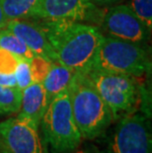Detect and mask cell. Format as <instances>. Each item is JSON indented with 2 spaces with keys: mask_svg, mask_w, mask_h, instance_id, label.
I'll return each mask as SVG.
<instances>
[{
  "mask_svg": "<svg viewBox=\"0 0 152 153\" xmlns=\"http://www.w3.org/2000/svg\"><path fill=\"white\" fill-rule=\"evenodd\" d=\"M44 33L56 53V61L75 73L91 70L104 34L97 26L74 21H43Z\"/></svg>",
  "mask_w": 152,
  "mask_h": 153,
  "instance_id": "6da1fadb",
  "label": "cell"
},
{
  "mask_svg": "<svg viewBox=\"0 0 152 153\" xmlns=\"http://www.w3.org/2000/svg\"><path fill=\"white\" fill-rule=\"evenodd\" d=\"M0 48L10 51L21 59L30 60L35 55L27 45L7 28L0 30Z\"/></svg>",
  "mask_w": 152,
  "mask_h": 153,
  "instance_id": "5bb4252c",
  "label": "cell"
},
{
  "mask_svg": "<svg viewBox=\"0 0 152 153\" xmlns=\"http://www.w3.org/2000/svg\"><path fill=\"white\" fill-rule=\"evenodd\" d=\"M53 62V61L48 60L43 56L34 55L29 60L33 82H39V83L43 82L44 79L47 76V74L48 73V71H50V68Z\"/></svg>",
  "mask_w": 152,
  "mask_h": 153,
  "instance_id": "e0dca14e",
  "label": "cell"
},
{
  "mask_svg": "<svg viewBox=\"0 0 152 153\" xmlns=\"http://www.w3.org/2000/svg\"><path fill=\"white\" fill-rule=\"evenodd\" d=\"M14 76L16 79V85L21 91L33 83L29 60L20 59L17 67H16Z\"/></svg>",
  "mask_w": 152,
  "mask_h": 153,
  "instance_id": "ac0fdd59",
  "label": "cell"
},
{
  "mask_svg": "<svg viewBox=\"0 0 152 153\" xmlns=\"http://www.w3.org/2000/svg\"><path fill=\"white\" fill-rule=\"evenodd\" d=\"M105 11L89 0H39L33 20L74 21L99 28Z\"/></svg>",
  "mask_w": 152,
  "mask_h": 153,
  "instance_id": "52a82bcc",
  "label": "cell"
},
{
  "mask_svg": "<svg viewBox=\"0 0 152 153\" xmlns=\"http://www.w3.org/2000/svg\"><path fill=\"white\" fill-rule=\"evenodd\" d=\"M75 72L57 61L51 63L50 71L42 82L47 93L48 103L60 93L68 89Z\"/></svg>",
  "mask_w": 152,
  "mask_h": 153,
  "instance_id": "7c38bea8",
  "label": "cell"
},
{
  "mask_svg": "<svg viewBox=\"0 0 152 153\" xmlns=\"http://www.w3.org/2000/svg\"><path fill=\"white\" fill-rule=\"evenodd\" d=\"M91 70L141 77L150 72V56L145 47L104 35Z\"/></svg>",
  "mask_w": 152,
  "mask_h": 153,
  "instance_id": "3957f363",
  "label": "cell"
},
{
  "mask_svg": "<svg viewBox=\"0 0 152 153\" xmlns=\"http://www.w3.org/2000/svg\"><path fill=\"white\" fill-rule=\"evenodd\" d=\"M0 85L8 87H17L14 74H2L0 73ZM18 88V87H17Z\"/></svg>",
  "mask_w": 152,
  "mask_h": 153,
  "instance_id": "44dd1931",
  "label": "cell"
},
{
  "mask_svg": "<svg viewBox=\"0 0 152 153\" xmlns=\"http://www.w3.org/2000/svg\"><path fill=\"white\" fill-rule=\"evenodd\" d=\"M39 126L17 116L0 123V153H48Z\"/></svg>",
  "mask_w": 152,
  "mask_h": 153,
  "instance_id": "ba28073f",
  "label": "cell"
},
{
  "mask_svg": "<svg viewBox=\"0 0 152 153\" xmlns=\"http://www.w3.org/2000/svg\"><path fill=\"white\" fill-rule=\"evenodd\" d=\"M6 28L17 36L35 55L43 56L50 61H56V53L40 21L33 19H14L8 21Z\"/></svg>",
  "mask_w": 152,
  "mask_h": 153,
  "instance_id": "30bf717a",
  "label": "cell"
},
{
  "mask_svg": "<svg viewBox=\"0 0 152 153\" xmlns=\"http://www.w3.org/2000/svg\"><path fill=\"white\" fill-rule=\"evenodd\" d=\"M21 58L0 48V73L14 74Z\"/></svg>",
  "mask_w": 152,
  "mask_h": 153,
  "instance_id": "d6986e66",
  "label": "cell"
},
{
  "mask_svg": "<svg viewBox=\"0 0 152 153\" xmlns=\"http://www.w3.org/2000/svg\"><path fill=\"white\" fill-rule=\"evenodd\" d=\"M99 29L105 32L104 35L142 47L148 43L151 33L144 23L124 3L106 8Z\"/></svg>",
  "mask_w": 152,
  "mask_h": 153,
  "instance_id": "9c48e42d",
  "label": "cell"
},
{
  "mask_svg": "<svg viewBox=\"0 0 152 153\" xmlns=\"http://www.w3.org/2000/svg\"><path fill=\"white\" fill-rule=\"evenodd\" d=\"M86 75L111 110L113 119L132 113L141 97L136 78L98 70H90Z\"/></svg>",
  "mask_w": 152,
  "mask_h": 153,
  "instance_id": "5b68a950",
  "label": "cell"
},
{
  "mask_svg": "<svg viewBox=\"0 0 152 153\" xmlns=\"http://www.w3.org/2000/svg\"><path fill=\"white\" fill-rule=\"evenodd\" d=\"M124 4L130 8L144 23L147 29H152V0H125Z\"/></svg>",
  "mask_w": 152,
  "mask_h": 153,
  "instance_id": "2e32d148",
  "label": "cell"
},
{
  "mask_svg": "<svg viewBox=\"0 0 152 153\" xmlns=\"http://www.w3.org/2000/svg\"><path fill=\"white\" fill-rule=\"evenodd\" d=\"M73 118L82 138L92 140L111 125V110L86 74L75 73L68 87Z\"/></svg>",
  "mask_w": 152,
  "mask_h": 153,
  "instance_id": "7a4b0ae2",
  "label": "cell"
},
{
  "mask_svg": "<svg viewBox=\"0 0 152 153\" xmlns=\"http://www.w3.org/2000/svg\"><path fill=\"white\" fill-rule=\"evenodd\" d=\"M108 153H152L150 117L130 113L122 117L110 142Z\"/></svg>",
  "mask_w": 152,
  "mask_h": 153,
  "instance_id": "8992f818",
  "label": "cell"
},
{
  "mask_svg": "<svg viewBox=\"0 0 152 153\" xmlns=\"http://www.w3.org/2000/svg\"><path fill=\"white\" fill-rule=\"evenodd\" d=\"M7 24H8V19L6 18V16L4 15V13L2 11L1 5H0V30L6 28Z\"/></svg>",
  "mask_w": 152,
  "mask_h": 153,
  "instance_id": "7402d4cb",
  "label": "cell"
},
{
  "mask_svg": "<svg viewBox=\"0 0 152 153\" xmlns=\"http://www.w3.org/2000/svg\"><path fill=\"white\" fill-rule=\"evenodd\" d=\"M22 91L17 87L0 85V115L16 114L20 110Z\"/></svg>",
  "mask_w": 152,
  "mask_h": 153,
  "instance_id": "9a60e30c",
  "label": "cell"
},
{
  "mask_svg": "<svg viewBox=\"0 0 152 153\" xmlns=\"http://www.w3.org/2000/svg\"><path fill=\"white\" fill-rule=\"evenodd\" d=\"M74 153H99V150L95 146H87V147L79 149V150H77Z\"/></svg>",
  "mask_w": 152,
  "mask_h": 153,
  "instance_id": "603a6c76",
  "label": "cell"
},
{
  "mask_svg": "<svg viewBox=\"0 0 152 153\" xmlns=\"http://www.w3.org/2000/svg\"><path fill=\"white\" fill-rule=\"evenodd\" d=\"M40 125L46 144L56 153L74 151L83 139L73 118L68 89L48 103Z\"/></svg>",
  "mask_w": 152,
  "mask_h": 153,
  "instance_id": "277c9868",
  "label": "cell"
},
{
  "mask_svg": "<svg viewBox=\"0 0 152 153\" xmlns=\"http://www.w3.org/2000/svg\"><path fill=\"white\" fill-rule=\"evenodd\" d=\"M89 1L93 3L94 5H96L97 7L108 8V7H111V6L124 3L125 0H89Z\"/></svg>",
  "mask_w": 152,
  "mask_h": 153,
  "instance_id": "ffe728a7",
  "label": "cell"
},
{
  "mask_svg": "<svg viewBox=\"0 0 152 153\" xmlns=\"http://www.w3.org/2000/svg\"><path fill=\"white\" fill-rule=\"evenodd\" d=\"M48 106L47 93L42 83L33 82L22 90L19 115L40 126L41 120Z\"/></svg>",
  "mask_w": 152,
  "mask_h": 153,
  "instance_id": "8fae6325",
  "label": "cell"
},
{
  "mask_svg": "<svg viewBox=\"0 0 152 153\" xmlns=\"http://www.w3.org/2000/svg\"><path fill=\"white\" fill-rule=\"evenodd\" d=\"M39 0H0L2 11L9 20L33 19Z\"/></svg>",
  "mask_w": 152,
  "mask_h": 153,
  "instance_id": "4fadbf2b",
  "label": "cell"
}]
</instances>
